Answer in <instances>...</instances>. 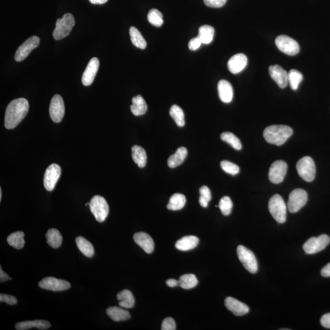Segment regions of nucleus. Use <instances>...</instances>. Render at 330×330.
Here are the masks:
<instances>
[{"label":"nucleus","instance_id":"nucleus-1","mask_svg":"<svg viewBox=\"0 0 330 330\" xmlns=\"http://www.w3.org/2000/svg\"><path fill=\"white\" fill-rule=\"evenodd\" d=\"M29 110V103L25 98L11 101L6 110L5 126L7 129H13L26 117Z\"/></svg>","mask_w":330,"mask_h":330},{"label":"nucleus","instance_id":"nucleus-2","mask_svg":"<svg viewBox=\"0 0 330 330\" xmlns=\"http://www.w3.org/2000/svg\"><path fill=\"white\" fill-rule=\"evenodd\" d=\"M293 130L289 126L273 125L267 127L264 131V137L267 143L281 146L292 136Z\"/></svg>","mask_w":330,"mask_h":330},{"label":"nucleus","instance_id":"nucleus-3","mask_svg":"<svg viewBox=\"0 0 330 330\" xmlns=\"http://www.w3.org/2000/svg\"><path fill=\"white\" fill-rule=\"evenodd\" d=\"M74 17L70 13L65 14L62 19H58L56 22V28L53 32V36L56 40L66 38L69 35L75 26Z\"/></svg>","mask_w":330,"mask_h":330},{"label":"nucleus","instance_id":"nucleus-4","mask_svg":"<svg viewBox=\"0 0 330 330\" xmlns=\"http://www.w3.org/2000/svg\"><path fill=\"white\" fill-rule=\"evenodd\" d=\"M269 209L271 215L279 224H284L286 221L287 206L280 194H275L271 197Z\"/></svg>","mask_w":330,"mask_h":330},{"label":"nucleus","instance_id":"nucleus-5","mask_svg":"<svg viewBox=\"0 0 330 330\" xmlns=\"http://www.w3.org/2000/svg\"><path fill=\"white\" fill-rule=\"evenodd\" d=\"M89 208L98 222L105 221L109 213V205L103 197L96 195L92 197Z\"/></svg>","mask_w":330,"mask_h":330},{"label":"nucleus","instance_id":"nucleus-6","mask_svg":"<svg viewBox=\"0 0 330 330\" xmlns=\"http://www.w3.org/2000/svg\"><path fill=\"white\" fill-rule=\"evenodd\" d=\"M297 170L300 176L306 182H312L315 176V165L311 157L306 156L299 160L297 163Z\"/></svg>","mask_w":330,"mask_h":330},{"label":"nucleus","instance_id":"nucleus-7","mask_svg":"<svg viewBox=\"0 0 330 330\" xmlns=\"http://www.w3.org/2000/svg\"><path fill=\"white\" fill-rule=\"evenodd\" d=\"M237 253L240 261L248 272L253 274L258 272V261L252 251L243 245H239Z\"/></svg>","mask_w":330,"mask_h":330},{"label":"nucleus","instance_id":"nucleus-8","mask_svg":"<svg viewBox=\"0 0 330 330\" xmlns=\"http://www.w3.org/2000/svg\"><path fill=\"white\" fill-rule=\"evenodd\" d=\"M329 242V236L322 234L317 238H311L307 240L303 245V248L307 255H314L325 249Z\"/></svg>","mask_w":330,"mask_h":330},{"label":"nucleus","instance_id":"nucleus-9","mask_svg":"<svg viewBox=\"0 0 330 330\" xmlns=\"http://www.w3.org/2000/svg\"><path fill=\"white\" fill-rule=\"evenodd\" d=\"M307 201V194L303 189H295L290 193L287 206L290 213H296L304 206Z\"/></svg>","mask_w":330,"mask_h":330},{"label":"nucleus","instance_id":"nucleus-10","mask_svg":"<svg viewBox=\"0 0 330 330\" xmlns=\"http://www.w3.org/2000/svg\"><path fill=\"white\" fill-rule=\"evenodd\" d=\"M275 44L279 50L287 55L295 56L297 55L300 51V47L297 42L286 35L278 36L276 39Z\"/></svg>","mask_w":330,"mask_h":330},{"label":"nucleus","instance_id":"nucleus-11","mask_svg":"<svg viewBox=\"0 0 330 330\" xmlns=\"http://www.w3.org/2000/svg\"><path fill=\"white\" fill-rule=\"evenodd\" d=\"M40 44V39L38 36L30 37L19 47L14 56L15 60L18 62L24 61L26 59L32 50L36 49Z\"/></svg>","mask_w":330,"mask_h":330},{"label":"nucleus","instance_id":"nucleus-12","mask_svg":"<svg viewBox=\"0 0 330 330\" xmlns=\"http://www.w3.org/2000/svg\"><path fill=\"white\" fill-rule=\"evenodd\" d=\"M61 174V167L57 164L50 165L47 168L44 176V185L47 191L53 190Z\"/></svg>","mask_w":330,"mask_h":330},{"label":"nucleus","instance_id":"nucleus-13","mask_svg":"<svg viewBox=\"0 0 330 330\" xmlns=\"http://www.w3.org/2000/svg\"><path fill=\"white\" fill-rule=\"evenodd\" d=\"M287 171V165L283 160H277L270 166L269 177L270 182L278 184L283 181Z\"/></svg>","mask_w":330,"mask_h":330},{"label":"nucleus","instance_id":"nucleus-14","mask_svg":"<svg viewBox=\"0 0 330 330\" xmlns=\"http://www.w3.org/2000/svg\"><path fill=\"white\" fill-rule=\"evenodd\" d=\"M50 116L51 119L56 123H60L64 116L65 106L63 98L61 95L56 94L52 98L50 105Z\"/></svg>","mask_w":330,"mask_h":330},{"label":"nucleus","instance_id":"nucleus-15","mask_svg":"<svg viewBox=\"0 0 330 330\" xmlns=\"http://www.w3.org/2000/svg\"><path fill=\"white\" fill-rule=\"evenodd\" d=\"M39 286L43 289L59 292L68 290L71 285L66 280H60L54 277H47L39 282Z\"/></svg>","mask_w":330,"mask_h":330},{"label":"nucleus","instance_id":"nucleus-16","mask_svg":"<svg viewBox=\"0 0 330 330\" xmlns=\"http://www.w3.org/2000/svg\"><path fill=\"white\" fill-rule=\"evenodd\" d=\"M99 60L97 58H92L89 61L85 70L83 73L82 78H81L84 86L91 85L94 81L95 75H96L98 68H99Z\"/></svg>","mask_w":330,"mask_h":330},{"label":"nucleus","instance_id":"nucleus-17","mask_svg":"<svg viewBox=\"0 0 330 330\" xmlns=\"http://www.w3.org/2000/svg\"><path fill=\"white\" fill-rule=\"evenodd\" d=\"M271 77L275 81L280 88H285L289 83L288 73L279 65H274L269 67Z\"/></svg>","mask_w":330,"mask_h":330},{"label":"nucleus","instance_id":"nucleus-18","mask_svg":"<svg viewBox=\"0 0 330 330\" xmlns=\"http://www.w3.org/2000/svg\"><path fill=\"white\" fill-rule=\"evenodd\" d=\"M225 304L227 308L237 316H242L250 311L249 307L247 304L233 297L226 298Z\"/></svg>","mask_w":330,"mask_h":330},{"label":"nucleus","instance_id":"nucleus-19","mask_svg":"<svg viewBox=\"0 0 330 330\" xmlns=\"http://www.w3.org/2000/svg\"><path fill=\"white\" fill-rule=\"evenodd\" d=\"M248 59L246 55L243 53H238L232 56L228 61V69L234 74H237L246 67Z\"/></svg>","mask_w":330,"mask_h":330},{"label":"nucleus","instance_id":"nucleus-20","mask_svg":"<svg viewBox=\"0 0 330 330\" xmlns=\"http://www.w3.org/2000/svg\"><path fill=\"white\" fill-rule=\"evenodd\" d=\"M134 240L135 243L142 248L146 253L151 254L154 250L153 239L149 234L140 232L134 234Z\"/></svg>","mask_w":330,"mask_h":330},{"label":"nucleus","instance_id":"nucleus-21","mask_svg":"<svg viewBox=\"0 0 330 330\" xmlns=\"http://www.w3.org/2000/svg\"><path fill=\"white\" fill-rule=\"evenodd\" d=\"M218 95L223 102L230 103L234 95L233 88L230 82L225 80H220L218 83Z\"/></svg>","mask_w":330,"mask_h":330},{"label":"nucleus","instance_id":"nucleus-22","mask_svg":"<svg viewBox=\"0 0 330 330\" xmlns=\"http://www.w3.org/2000/svg\"><path fill=\"white\" fill-rule=\"evenodd\" d=\"M49 321L43 320H36L21 321L16 323V328L18 330H26L33 328L40 329H49L50 327Z\"/></svg>","mask_w":330,"mask_h":330},{"label":"nucleus","instance_id":"nucleus-23","mask_svg":"<svg viewBox=\"0 0 330 330\" xmlns=\"http://www.w3.org/2000/svg\"><path fill=\"white\" fill-rule=\"evenodd\" d=\"M198 238L194 236L183 237L179 240L175 245V247L180 251H189L195 248L199 244Z\"/></svg>","mask_w":330,"mask_h":330},{"label":"nucleus","instance_id":"nucleus-24","mask_svg":"<svg viewBox=\"0 0 330 330\" xmlns=\"http://www.w3.org/2000/svg\"><path fill=\"white\" fill-rule=\"evenodd\" d=\"M106 312L108 317L115 321H125L131 317L129 312L121 308V307H109Z\"/></svg>","mask_w":330,"mask_h":330},{"label":"nucleus","instance_id":"nucleus-25","mask_svg":"<svg viewBox=\"0 0 330 330\" xmlns=\"http://www.w3.org/2000/svg\"><path fill=\"white\" fill-rule=\"evenodd\" d=\"M187 149L184 147H180L174 154L171 155L168 160V165L171 168H174L182 164L187 157Z\"/></svg>","mask_w":330,"mask_h":330},{"label":"nucleus","instance_id":"nucleus-26","mask_svg":"<svg viewBox=\"0 0 330 330\" xmlns=\"http://www.w3.org/2000/svg\"><path fill=\"white\" fill-rule=\"evenodd\" d=\"M118 300L120 301L119 305L123 308H132L135 306V298L132 293L128 289L122 290L118 293Z\"/></svg>","mask_w":330,"mask_h":330},{"label":"nucleus","instance_id":"nucleus-27","mask_svg":"<svg viewBox=\"0 0 330 330\" xmlns=\"http://www.w3.org/2000/svg\"><path fill=\"white\" fill-rule=\"evenodd\" d=\"M132 114L135 116H142L145 115L148 110L146 101L142 95H138L132 98V105L131 106Z\"/></svg>","mask_w":330,"mask_h":330},{"label":"nucleus","instance_id":"nucleus-28","mask_svg":"<svg viewBox=\"0 0 330 330\" xmlns=\"http://www.w3.org/2000/svg\"><path fill=\"white\" fill-rule=\"evenodd\" d=\"M132 156L134 162L139 168H144L146 165V152L142 147L134 145L132 148Z\"/></svg>","mask_w":330,"mask_h":330},{"label":"nucleus","instance_id":"nucleus-29","mask_svg":"<svg viewBox=\"0 0 330 330\" xmlns=\"http://www.w3.org/2000/svg\"><path fill=\"white\" fill-rule=\"evenodd\" d=\"M79 250L87 258H91L94 255V248L92 245L83 237H78L75 240Z\"/></svg>","mask_w":330,"mask_h":330},{"label":"nucleus","instance_id":"nucleus-30","mask_svg":"<svg viewBox=\"0 0 330 330\" xmlns=\"http://www.w3.org/2000/svg\"><path fill=\"white\" fill-rule=\"evenodd\" d=\"M46 239L47 244L54 249L60 247L63 242V237H62L60 231L52 228L48 231L46 233Z\"/></svg>","mask_w":330,"mask_h":330},{"label":"nucleus","instance_id":"nucleus-31","mask_svg":"<svg viewBox=\"0 0 330 330\" xmlns=\"http://www.w3.org/2000/svg\"><path fill=\"white\" fill-rule=\"evenodd\" d=\"M24 236L25 234L22 231H17L11 234L7 238L8 243L17 250H21L24 248L25 243Z\"/></svg>","mask_w":330,"mask_h":330},{"label":"nucleus","instance_id":"nucleus-32","mask_svg":"<svg viewBox=\"0 0 330 330\" xmlns=\"http://www.w3.org/2000/svg\"><path fill=\"white\" fill-rule=\"evenodd\" d=\"M130 36H131L132 44L138 49H145L147 46L146 41L143 38L142 34L137 28L131 27L129 30Z\"/></svg>","mask_w":330,"mask_h":330},{"label":"nucleus","instance_id":"nucleus-33","mask_svg":"<svg viewBox=\"0 0 330 330\" xmlns=\"http://www.w3.org/2000/svg\"><path fill=\"white\" fill-rule=\"evenodd\" d=\"M185 196L182 194L176 193L170 197L167 208L170 210H179L185 206Z\"/></svg>","mask_w":330,"mask_h":330},{"label":"nucleus","instance_id":"nucleus-34","mask_svg":"<svg viewBox=\"0 0 330 330\" xmlns=\"http://www.w3.org/2000/svg\"><path fill=\"white\" fill-rule=\"evenodd\" d=\"M215 30L209 25H203L199 28L198 37L202 44H208L213 41Z\"/></svg>","mask_w":330,"mask_h":330},{"label":"nucleus","instance_id":"nucleus-35","mask_svg":"<svg viewBox=\"0 0 330 330\" xmlns=\"http://www.w3.org/2000/svg\"><path fill=\"white\" fill-rule=\"evenodd\" d=\"M170 115L175 121L177 126L183 127L185 126V115L183 110L177 105H173L170 109Z\"/></svg>","mask_w":330,"mask_h":330},{"label":"nucleus","instance_id":"nucleus-36","mask_svg":"<svg viewBox=\"0 0 330 330\" xmlns=\"http://www.w3.org/2000/svg\"><path fill=\"white\" fill-rule=\"evenodd\" d=\"M179 286L184 289H190L197 286L198 281L193 274H185L180 276Z\"/></svg>","mask_w":330,"mask_h":330},{"label":"nucleus","instance_id":"nucleus-37","mask_svg":"<svg viewBox=\"0 0 330 330\" xmlns=\"http://www.w3.org/2000/svg\"><path fill=\"white\" fill-rule=\"evenodd\" d=\"M221 139L224 142H227L233 147L237 151L241 150L242 148L241 141L238 137L231 132H224L221 135Z\"/></svg>","mask_w":330,"mask_h":330},{"label":"nucleus","instance_id":"nucleus-38","mask_svg":"<svg viewBox=\"0 0 330 330\" xmlns=\"http://www.w3.org/2000/svg\"><path fill=\"white\" fill-rule=\"evenodd\" d=\"M303 79V75L297 70H290L288 73L289 83L290 87L294 91L298 89L299 84L302 81Z\"/></svg>","mask_w":330,"mask_h":330},{"label":"nucleus","instance_id":"nucleus-39","mask_svg":"<svg viewBox=\"0 0 330 330\" xmlns=\"http://www.w3.org/2000/svg\"><path fill=\"white\" fill-rule=\"evenodd\" d=\"M148 20L149 23L155 27H160L163 24L162 14L156 9H152L149 11Z\"/></svg>","mask_w":330,"mask_h":330},{"label":"nucleus","instance_id":"nucleus-40","mask_svg":"<svg viewBox=\"0 0 330 330\" xmlns=\"http://www.w3.org/2000/svg\"><path fill=\"white\" fill-rule=\"evenodd\" d=\"M218 206L223 215L228 216L232 211L233 203L229 196H224L220 200Z\"/></svg>","mask_w":330,"mask_h":330},{"label":"nucleus","instance_id":"nucleus-41","mask_svg":"<svg viewBox=\"0 0 330 330\" xmlns=\"http://www.w3.org/2000/svg\"><path fill=\"white\" fill-rule=\"evenodd\" d=\"M200 197L199 198V202L200 205L202 207H207L208 206V202L211 200V195L210 189L207 186H202L199 189Z\"/></svg>","mask_w":330,"mask_h":330},{"label":"nucleus","instance_id":"nucleus-42","mask_svg":"<svg viewBox=\"0 0 330 330\" xmlns=\"http://www.w3.org/2000/svg\"><path fill=\"white\" fill-rule=\"evenodd\" d=\"M221 167L226 173L233 175V176H235L240 172V168L238 165L227 160L222 161Z\"/></svg>","mask_w":330,"mask_h":330},{"label":"nucleus","instance_id":"nucleus-43","mask_svg":"<svg viewBox=\"0 0 330 330\" xmlns=\"http://www.w3.org/2000/svg\"><path fill=\"white\" fill-rule=\"evenodd\" d=\"M162 330H175L176 329V323L172 317H167L163 320L162 324Z\"/></svg>","mask_w":330,"mask_h":330},{"label":"nucleus","instance_id":"nucleus-44","mask_svg":"<svg viewBox=\"0 0 330 330\" xmlns=\"http://www.w3.org/2000/svg\"><path fill=\"white\" fill-rule=\"evenodd\" d=\"M227 0H204V3L208 7L219 8L227 4Z\"/></svg>","mask_w":330,"mask_h":330},{"label":"nucleus","instance_id":"nucleus-45","mask_svg":"<svg viewBox=\"0 0 330 330\" xmlns=\"http://www.w3.org/2000/svg\"><path fill=\"white\" fill-rule=\"evenodd\" d=\"M0 301L7 303L10 305H14L18 303V300L14 296L4 294V293L0 294Z\"/></svg>","mask_w":330,"mask_h":330},{"label":"nucleus","instance_id":"nucleus-46","mask_svg":"<svg viewBox=\"0 0 330 330\" xmlns=\"http://www.w3.org/2000/svg\"><path fill=\"white\" fill-rule=\"evenodd\" d=\"M202 44L201 39L199 38L198 36H197L196 38L191 39L190 42H189V49L191 51H195L199 49Z\"/></svg>","mask_w":330,"mask_h":330},{"label":"nucleus","instance_id":"nucleus-47","mask_svg":"<svg viewBox=\"0 0 330 330\" xmlns=\"http://www.w3.org/2000/svg\"><path fill=\"white\" fill-rule=\"evenodd\" d=\"M320 323L325 328H330V313H327L321 317Z\"/></svg>","mask_w":330,"mask_h":330},{"label":"nucleus","instance_id":"nucleus-48","mask_svg":"<svg viewBox=\"0 0 330 330\" xmlns=\"http://www.w3.org/2000/svg\"><path fill=\"white\" fill-rule=\"evenodd\" d=\"M321 275L323 277H330V263L326 265L321 270Z\"/></svg>","mask_w":330,"mask_h":330},{"label":"nucleus","instance_id":"nucleus-49","mask_svg":"<svg viewBox=\"0 0 330 330\" xmlns=\"http://www.w3.org/2000/svg\"><path fill=\"white\" fill-rule=\"evenodd\" d=\"M9 280H12V278H10L7 273H6L4 270H3L2 267H0V282L1 283H4V282L7 281Z\"/></svg>","mask_w":330,"mask_h":330},{"label":"nucleus","instance_id":"nucleus-50","mask_svg":"<svg viewBox=\"0 0 330 330\" xmlns=\"http://www.w3.org/2000/svg\"><path fill=\"white\" fill-rule=\"evenodd\" d=\"M166 284L167 286L170 287H174L177 286H179V281L174 279H169L167 281H166Z\"/></svg>","mask_w":330,"mask_h":330},{"label":"nucleus","instance_id":"nucleus-51","mask_svg":"<svg viewBox=\"0 0 330 330\" xmlns=\"http://www.w3.org/2000/svg\"><path fill=\"white\" fill-rule=\"evenodd\" d=\"M89 2L94 5H102L106 4L108 0H89Z\"/></svg>","mask_w":330,"mask_h":330},{"label":"nucleus","instance_id":"nucleus-52","mask_svg":"<svg viewBox=\"0 0 330 330\" xmlns=\"http://www.w3.org/2000/svg\"><path fill=\"white\" fill-rule=\"evenodd\" d=\"M2 188H0V201H2Z\"/></svg>","mask_w":330,"mask_h":330}]
</instances>
